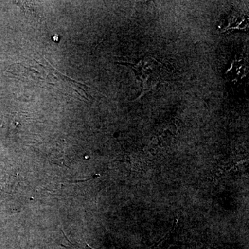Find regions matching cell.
<instances>
[{
  "label": "cell",
  "mask_w": 249,
  "mask_h": 249,
  "mask_svg": "<svg viewBox=\"0 0 249 249\" xmlns=\"http://www.w3.org/2000/svg\"><path fill=\"white\" fill-rule=\"evenodd\" d=\"M67 240V245H62L67 249H93L91 248L88 245H85V247H81L80 245H75V244L71 243L70 240Z\"/></svg>",
  "instance_id": "6da1fadb"
}]
</instances>
